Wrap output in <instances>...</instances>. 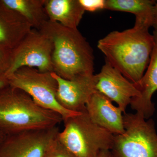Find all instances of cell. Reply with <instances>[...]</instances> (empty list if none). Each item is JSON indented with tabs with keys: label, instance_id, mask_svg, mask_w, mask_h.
Masks as SVG:
<instances>
[{
	"label": "cell",
	"instance_id": "1",
	"mask_svg": "<svg viewBox=\"0 0 157 157\" xmlns=\"http://www.w3.org/2000/svg\"><path fill=\"white\" fill-rule=\"evenodd\" d=\"M150 27L135 21L132 28L113 31L98 42L105 60L133 83L141 79L149 63L154 45Z\"/></svg>",
	"mask_w": 157,
	"mask_h": 157
},
{
	"label": "cell",
	"instance_id": "22",
	"mask_svg": "<svg viewBox=\"0 0 157 157\" xmlns=\"http://www.w3.org/2000/svg\"><path fill=\"white\" fill-rule=\"evenodd\" d=\"M97 157H113L110 150H104L101 151Z\"/></svg>",
	"mask_w": 157,
	"mask_h": 157
},
{
	"label": "cell",
	"instance_id": "7",
	"mask_svg": "<svg viewBox=\"0 0 157 157\" xmlns=\"http://www.w3.org/2000/svg\"><path fill=\"white\" fill-rule=\"evenodd\" d=\"M52 42L40 31L32 29L12 50L11 66L6 73L10 76L22 67L35 68L41 72H53Z\"/></svg>",
	"mask_w": 157,
	"mask_h": 157
},
{
	"label": "cell",
	"instance_id": "16",
	"mask_svg": "<svg viewBox=\"0 0 157 157\" xmlns=\"http://www.w3.org/2000/svg\"><path fill=\"white\" fill-rule=\"evenodd\" d=\"M153 0H105V9L124 11L135 14V21L152 27Z\"/></svg>",
	"mask_w": 157,
	"mask_h": 157
},
{
	"label": "cell",
	"instance_id": "3",
	"mask_svg": "<svg viewBox=\"0 0 157 157\" xmlns=\"http://www.w3.org/2000/svg\"><path fill=\"white\" fill-rule=\"evenodd\" d=\"M58 113L40 107L30 96L8 86L0 90V131L6 135L57 126Z\"/></svg>",
	"mask_w": 157,
	"mask_h": 157
},
{
	"label": "cell",
	"instance_id": "5",
	"mask_svg": "<svg viewBox=\"0 0 157 157\" xmlns=\"http://www.w3.org/2000/svg\"><path fill=\"white\" fill-rule=\"evenodd\" d=\"M124 132L114 135L113 157H157V133L154 121L135 113H123Z\"/></svg>",
	"mask_w": 157,
	"mask_h": 157
},
{
	"label": "cell",
	"instance_id": "9",
	"mask_svg": "<svg viewBox=\"0 0 157 157\" xmlns=\"http://www.w3.org/2000/svg\"><path fill=\"white\" fill-rule=\"evenodd\" d=\"M96 91L117 104L123 113L132 98L140 96L135 84L106 60L100 73L94 75Z\"/></svg>",
	"mask_w": 157,
	"mask_h": 157
},
{
	"label": "cell",
	"instance_id": "13",
	"mask_svg": "<svg viewBox=\"0 0 157 157\" xmlns=\"http://www.w3.org/2000/svg\"><path fill=\"white\" fill-rule=\"evenodd\" d=\"M32 29L23 17L0 0V46L12 50Z\"/></svg>",
	"mask_w": 157,
	"mask_h": 157
},
{
	"label": "cell",
	"instance_id": "12",
	"mask_svg": "<svg viewBox=\"0 0 157 157\" xmlns=\"http://www.w3.org/2000/svg\"><path fill=\"white\" fill-rule=\"evenodd\" d=\"M153 36L154 45L146 72L141 79L135 83L140 96L132 98L130 105L132 109L148 119L153 115L155 110L152 97L157 90V31L154 30Z\"/></svg>",
	"mask_w": 157,
	"mask_h": 157
},
{
	"label": "cell",
	"instance_id": "15",
	"mask_svg": "<svg viewBox=\"0 0 157 157\" xmlns=\"http://www.w3.org/2000/svg\"><path fill=\"white\" fill-rule=\"evenodd\" d=\"M4 4L18 13L32 29L39 30L48 20L45 9V0H2Z\"/></svg>",
	"mask_w": 157,
	"mask_h": 157
},
{
	"label": "cell",
	"instance_id": "10",
	"mask_svg": "<svg viewBox=\"0 0 157 157\" xmlns=\"http://www.w3.org/2000/svg\"><path fill=\"white\" fill-rule=\"evenodd\" d=\"M52 75L57 81L56 99L65 109L76 112L86 109V106L96 91L94 75L64 79L55 73Z\"/></svg>",
	"mask_w": 157,
	"mask_h": 157
},
{
	"label": "cell",
	"instance_id": "4",
	"mask_svg": "<svg viewBox=\"0 0 157 157\" xmlns=\"http://www.w3.org/2000/svg\"><path fill=\"white\" fill-rule=\"evenodd\" d=\"M63 121L58 139L74 157H97L112 148L114 135L94 123L86 109Z\"/></svg>",
	"mask_w": 157,
	"mask_h": 157
},
{
	"label": "cell",
	"instance_id": "11",
	"mask_svg": "<svg viewBox=\"0 0 157 157\" xmlns=\"http://www.w3.org/2000/svg\"><path fill=\"white\" fill-rule=\"evenodd\" d=\"M86 109L90 118L99 126L114 135L124 132L123 113L121 108L101 93L96 91L91 97Z\"/></svg>",
	"mask_w": 157,
	"mask_h": 157
},
{
	"label": "cell",
	"instance_id": "21",
	"mask_svg": "<svg viewBox=\"0 0 157 157\" xmlns=\"http://www.w3.org/2000/svg\"><path fill=\"white\" fill-rule=\"evenodd\" d=\"M9 86V78L6 74H0V90Z\"/></svg>",
	"mask_w": 157,
	"mask_h": 157
},
{
	"label": "cell",
	"instance_id": "2",
	"mask_svg": "<svg viewBox=\"0 0 157 157\" xmlns=\"http://www.w3.org/2000/svg\"><path fill=\"white\" fill-rule=\"evenodd\" d=\"M39 31L53 44V73L67 80L94 75L92 48L78 29L68 28L48 20Z\"/></svg>",
	"mask_w": 157,
	"mask_h": 157
},
{
	"label": "cell",
	"instance_id": "17",
	"mask_svg": "<svg viewBox=\"0 0 157 157\" xmlns=\"http://www.w3.org/2000/svg\"><path fill=\"white\" fill-rule=\"evenodd\" d=\"M45 157H74L60 142L58 137L50 147Z\"/></svg>",
	"mask_w": 157,
	"mask_h": 157
},
{
	"label": "cell",
	"instance_id": "19",
	"mask_svg": "<svg viewBox=\"0 0 157 157\" xmlns=\"http://www.w3.org/2000/svg\"><path fill=\"white\" fill-rule=\"evenodd\" d=\"M85 11L94 12L105 9V0H79Z\"/></svg>",
	"mask_w": 157,
	"mask_h": 157
},
{
	"label": "cell",
	"instance_id": "8",
	"mask_svg": "<svg viewBox=\"0 0 157 157\" xmlns=\"http://www.w3.org/2000/svg\"><path fill=\"white\" fill-rule=\"evenodd\" d=\"M59 132L57 126L7 135L0 143V157H45Z\"/></svg>",
	"mask_w": 157,
	"mask_h": 157
},
{
	"label": "cell",
	"instance_id": "6",
	"mask_svg": "<svg viewBox=\"0 0 157 157\" xmlns=\"http://www.w3.org/2000/svg\"><path fill=\"white\" fill-rule=\"evenodd\" d=\"M8 78L10 86L25 92L40 107L59 114L63 121L80 113L65 109L59 104L56 99L57 81L52 73H43L35 68L25 67Z\"/></svg>",
	"mask_w": 157,
	"mask_h": 157
},
{
	"label": "cell",
	"instance_id": "23",
	"mask_svg": "<svg viewBox=\"0 0 157 157\" xmlns=\"http://www.w3.org/2000/svg\"><path fill=\"white\" fill-rule=\"evenodd\" d=\"M6 136L7 135H5L4 133H2L1 131H0V143L5 139Z\"/></svg>",
	"mask_w": 157,
	"mask_h": 157
},
{
	"label": "cell",
	"instance_id": "20",
	"mask_svg": "<svg viewBox=\"0 0 157 157\" xmlns=\"http://www.w3.org/2000/svg\"><path fill=\"white\" fill-rule=\"evenodd\" d=\"M152 27L154 28L155 30L157 31V1H156L153 9Z\"/></svg>",
	"mask_w": 157,
	"mask_h": 157
},
{
	"label": "cell",
	"instance_id": "18",
	"mask_svg": "<svg viewBox=\"0 0 157 157\" xmlns=\"http://www.w3.org/2000/svg\"><path fill=\"white\" fill-rule=\"evenodd\" d=\"M12 50L0 46V74H6L11 66Z\"/></svg>",
	"mask_w": 157,
	"mask_h": 157
},
{
	"label": "cell",
	"instance_id": "14",
	"mask_svg": "<svg viewBox=\"0 0 157 157\" xmlns=\"http://www.w3.org/2000/svg\"><path fill=\"white\" fill-rule=\"evenodd\" d=\"M45 9L48 20L73 29H77L85 11L79 0H45Z\"/></svg>",
	"mask_w": 157,
	"mask_h": 157
}]
</instances>
